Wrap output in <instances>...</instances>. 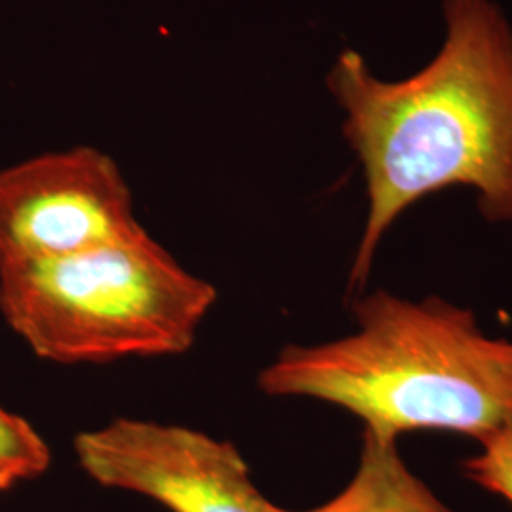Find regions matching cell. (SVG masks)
I'll list each match as a JSON object with an SVG mask.
<instances>
[{
  "instance_id": "4",
  "label": "cell",
  "mask_w": 512,
  "mask_h": 512,
  "mask_svg": "<svg viewBox=\"0 0 512 512\" xmlns=\"http://www.w3.org/2000/svg\"><path fill=\"white\" fill-rule=\"evenodd\" d=\"M139 230L128 183L99 148L46 152L0 169V270L78 255Z\"/></svg>"
},
{
  "instance_id": "6",
  "label": "cell",
  "mask_w": 512,
  "mask_h": 512,
  "mask_svg": "<svg viewBox=\"0 0 512 512\" xmlns=\"http://www.w3.org/2000/svg\"><path fill=\"white\" fill-rule=\"evenodd\" d=\"M308 512H454L410 473L395 440L363 431L357 473L329 503Z\"/></svg>"
},
{
  "instance_id": "3",
  "label": "cell",
  "mask_w": 512,
  "mask_h": 512,
  "mask_svg": "<svg viewBox=\"0 0 512 512\" xmlns=\"http://www.w3.org/2000/svg\"><path fill=\"white\" fill-rule=\"evenodd\" d=\"M217 300L164 245L139 230L78 255L0 270V313L40 359L101 365L181 355Z\"/></svg>"
},
{
  "instance_id": "8",
  "label": "cell",
  "mask_w": 512,
  "mask_h": 512,
  "mask_svg": "<svg viewBox=\"0 0 512 512\" xmlns=\"http://www.w3.org/2000/svg\"><path fill=\"white\" fill-rule=\"evenodd\" d=\"M480 444L482 452L465 461V475L512 505V420Z\"/></svg>"
},
{
  "instance_id": "7",
  "label": "cell",
  "mask_w": 512,
  "mask_h": 512,
  "mask_svg": "<svg viewBox=\"0 0 512 512\" xmlns=\"http://www.w3.org/2000/svg\"><path fill=\"white\" fill-rule=\"evenodd\" d=\"M50 461V448L37 429L0 406V492L44 475Z\"/></svg>"
},
{
  "instance_id": "2",
  "label": "cell",
  "mask_w": 512,
  "mask_h": 512,
  "mask_svg": "<svg viewBox=\"0 0 512 512\" xmlns=\"http://www.w3.org/2000/svg\"><path fill=\"white\" fill-rule=\"evenodd\" d=\"M357 332L321 346H289L258 376L270 397L340 406L366 433L410 431L488 439L512 420V340L440 298L408 302L378 291L353 304Z\"/></svg>"
},
{
  "instance_id": "1",
  "label": "cell",
  "mask_w": 512,
  "mask_h": 512,
  "mask_svg": "<svg viewBox=\"0 0 512 512\" xmlns=\"http://www.w3.org/2000/svg\"><path fill=\"white\" fill-rule=\"evenodd\" d=\"M444 12V48L412 78L382 82L353 50L329 74L368 188L351 293L365 287L389 226L429 194L473 186L486 219H512L511 27L488 0H446Z\"/></svg>"
},
{
  "instance_id": "5",
  "label": "cell",
  "mask_w": 512,
  "mask_h": 512,
  "mask_svg": "<svg viewBox=\"0 0 512 512\" xmlns=\"http://www.w3.org/2000/svg\"><path fill=\"white\" fill-rule=\"evenodd\" d=\"M84 473L171 512H291L260 494L232 442L156 421L116 418L74 439Z\"/></svg>"
}]
</instances>
